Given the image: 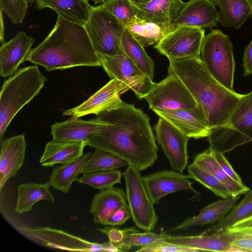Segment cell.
Wrapping results in <instances>:
<instances>
[{
    "instance_id": "4dcf8cb0",
    "label": "cell",
    "mask_w": 252,
    "mask_h": 252,
    "mask_svg": "<svg viewBox=\"0 0 252 252\" xmlns=\"http://www.w3.org/2000/svg\"><path fill=\"white\" fill-rule=\"evenodd\" d=\"M91 154L89 152L72 161L54 167L47 184L64 193H67L72 183L77 180L82 168Z\"/></svg>"
},
{
    "instance_id": "44dd1931",
    "label": "cell",
    "mask_w": 252,
    "mask_h": 252,
    "mask_svg": "<svg viewBox=\"0 0 252 252\" xmlns=\"http://www.w3.org/2000/svg\"><path fill=\"white\" fill-rule=\"evenodd\" d=\"M235 235L224 231L216 234L202 232L197 235H171L165 233L166 241L189 247L198 252H228Z\"/></svg>"
},
{
    "instance_id": "ba28073f",
    "label": "cell",
    "mask_w": 252,
    "mask_h": 252,
    "mask_svg": "<svg viewBox=\"0 0 252 252\" xmlns=\"http://www.w3.org/2000/svg\"><path fill=\"white\" fill-rule=\"evenodd\" d=\"M9 220L25 237L45 247L69 251L121 252L109 241L101 244L93 243L60 230L49 227L32 228Z\"/></svg>"
},
{
    "instance_id": "f35d334b",
    "label": "cell",
    "mask_w": 252,
    "mask_h": 252,
    "mask_svg": "<svg viewBox=\"0 0 252 252\" xmlns=\"http://www.w3.org/2000/svg\"><path fill=\"white\" fill-rule=\"evenodd\" d=\"M28 4V0H0V10L15 24L23 22Z\"/></svg>"
},
{
    "instance_id": "e575fe53",
    "label": "cell",
    "mask_w": 252,
    "mask_h": 252,
    "mask_svg": "<svg viewBox=\"0 0 252 252\" xmlns=\"http://www.w3.org/2000/svg\"><path fill=\"white\" fill-rule=\"evenodd\" d=\"M128 165L125 160L107 151L95 148L82 168L80 173L118 169Z\"/></svg>"
},
{
    "instance_id": "484cf974",
    "label": "cell",
    "mask_w": 252,
    "mask_h": 252,
    "mask_svg": "<svg viewBox=\"0 0 252 252\" xmlns=\"http://www.w3.org/2000/svg\"><path fill=\"white\" fill-rule=\"evenodd\" d=\"M86 142H61L52 140L47 143L40 159L44 167L72 161L83 155Z\"/></svg>"
},
{
    "instance_id": "2e32d148",
    "label": "cell",
    "mask_w": 252,
    "mask_h": 252,
    "mask_svg": "<svg viewBox=\"0 0 252 252\" xmlns=\"http://www.w3.org/2000/svg\"><path fill=\"white\" fill-rule=\"evenodd\" d=\"M189 176L173 170H163L142 177L149 196L154 204L167 195L181 190L200 194L192 187Z\"/></svg>"
},
{
    "instance_id": "e0dca14e",
    "label": "cell",
    "mask_w": 252,
    "mask_h": 252,
    "mask_svg": "<svg viewBox=\"0 0 252 252\" xmlns=\"http://www.w3.org/2000/svg\"><path fill=\"white\" fill-rule=\"evenodd\" d=\"M26 147L24 133L2 140L0 142V192L7 181L15 177L23 165Z\"/></svg>"
},
{
    "instance_id": "f6af8a7d",
    "label": "cell",
    "mask_w": 252,
    "mask_h": 252,
    "mask_svg": "<svg viewBox=\"0 0 252 252\" xmlns=\"http://www.w3.org/2000/svg\"><path fill=\"white\" fill-rule=\"evenodd\" d=\"M231 245L243 248L247 252H252V239L241 235H235Z\"/></svg>"
},
{
    "instance_id": "7dc6e473",
    "label": "cell",
    "mask_w": 252,
    "mask_h": 252,
    "mask_svg": "<svg viewBox=\"0 0 252 252\" xmlns=\"http://www.w3.org/2000/svg\"><path fill=\"white\" fill-rule=\"evenodd\" d=\"M152 0H129L133 6H138L145 4Z\"/></svg>"
},
{
    "instance_id": "9a60e30c",
    "label": "cell",
    "mask_w": 252,
    "mask_h": 252,
    "mask_svg": "<svg viewBox=\"0 0 252 252\" xmlns=\"http://www.w3.org/2000/svg\"><path fill=\"white\" fill-rule=\"evenodd\" d=\"M154 112L182 131L189 138L207 137L211 129L205 112L200 104L193 108Z\"/></svg>"
},
{
    "instance_id": "4316f807",
    "label": "cell",
    "mask_w": 252,
    "mask_h": 252,
    "mask_svg": "<svg viewBox=\"0 0 252 252\" xmlns=\"http://www.w3.org/2000/svg\"><path fill=\"white\" fill-rule=\"evenodd\" d=\"M219 8L217 21L226 28L235 30L252 15V4L249 0H213Z\"/></svg>"
},
{
    "instance_id": "7bdbcfd3",
    "label": "cell",
    "mask_w": 252,
    "mask_h": 252,
    "mask_svg": "<svg viewBox=\"0 0 252 252\" xmlns=\"http://www.w3.org/2000/svg\"><path fill=\"white\" fill-rule=\"evenodd\" d=\"M215 152L216 159L224 172L232 179L240 184H244L241 177L235 171L232 165L224 156V154Z\"/></svg>"
},
{
    "instance_id": "ee69618b",
    "label": "cell",
    "mask_w": 252,
    "mask_h": 252,
    "mask_svg": "<svg viewBox=\"0 0 252 252\" xmlns=\"http://www.w3.org/2000/svg\"><path fill=\"white\" fill-rule=\"evenodd\" d=\"M243 66L244 76L252 74V39L245 49Z\"/></svg>"
},
{
    "instance_id": "1f68e13d",
    "label": "cell",
    "mask_w": 252,
    "mask_h": 252,
    "mask_svg": "<svg viewBox=\"0 0 252 252\" xmlns=\"http://www.w3.org/2000/svg\"><path fill=\"white\" fill-rule=\"evenodd\" d=\"M47 183H27L18 188V197L15 211L22 214L32 210L33 205L42 200L55 203V198Z\"/></svg>"
},
{
    "instance_id": "d6a6232c",
    "label": "cell",
    "mask_w": 252,
    "mask_h": 252,
    "mask_svg": "<svg viewBox=\"0 0 252 252\" xmlns=\"http://www.w3.org/2000/svg\"><path fill=\"white\" fill-rule=\"evenodd\" d=\"M121 48L126 55L144 74L152 79L154 76V63L143 46L126 28L122 36Z\"/></svg>"
},
{
    "instance_id": "f546056e",
    "label": "cell",
    "mask_w": 252,
    "mask_h": 252,
    "mask_svg": "<svg viewBox=\"0 0 252 252\" xmlns=\"http://www.w3.org/2000/svg\"><path fill=\"white\" fill-rule=\"evenodd\" d=\"M193 162L204 168L225 185L233 197L245 194L250 190L249 187L238 183L224 172L216 158L214 151L210 147L196 155Z\"/></svg>"
},
{
    "instance_id": "3957f363",
    "label": "cell",
    "mask_w": 252,
    "mask_h": 252,
    "mask_svg": "<svg viewBox=\"0 0 252 252\" xmlns=\"http://www.w3.org/2000/svg\"><path fill=\"white\" fill-rule=\"evenodd\" d=\"M170 68L203 109L211 129L225 125L242 94L232 91L209 72L201 58L169 60Z\"/></svg>"
},
{
    "instance_id": "cb8c5ba5",
    "label": "cell",
    "mask_w": 252,
    "mask_h": 252,
    "mask_svg": "<svg viewBox=\"0 0 252 252\" xmlns=\"http://www.w3.org/2000/svg\"><path fill=\"white\" fill-rule=\"evenodd\" d=\"M127 205L126 193L122 189L113 186L94 195L90 213L94 216V222L101 224L119 208Z\"/></svg>"
},
{
    "instance_id": "d590c367",
    "label": "cell",
    "mask_w": 252,
    "mask_h": 252,
    "mask_svg": "<svg viewBox=\"0 0 252 252\" xmlns=\"http://www.w3.org/2000/svg\"><path fill=\"white\" fill-rule=\"evenodd\" d=\"M188 176L212 191L225 199L233 196L229 189L213 175L200 165L192 163L187 166Z\"/></svg>"
},
{
    "instance_id": "83f0119b",
    "label": "cell",
    "mask_w": 252,
    "mask_h": 252,
    "mask_svg": "<svg viewBox=\"0 0 252 252\" xmlns=\"http://www.w3.org/2000/svg\"><path fill=\"white\" fill-rule=\"evenodd\" d=\"M177 27L173 23L158 24L141 19L135 15L126 28L145 47L157 45Z\"/></svg>"
},
{
    "instance_id": "681fc988",
    "label": "cell",
    "mask_w": 252,
    "mask_h": 252,
    "mask_svg": "<svg viewBox=\"0 0 252 252\" xmlns=\"http://www.w3.org/2000/svg\"><path fill=\"white\" fill-rule=\"evenodd\" d=\"M36 0H28L29 3H32Z\"/></svg>"
},
{
    "instance_id": "bcb514c9",
    "label": "cell",
    "mask_w": 252,
    "mask_h": 252,
    "mask_svg": "<svg viewBox=\"0 0 252 252\" xmlns=\"http://www.w3.org/2000/svg\"><path fill=\"white\" fill-rule=\"evenodd\" d=\"M228 252H248L247 250L240 247L231 245Z\"/></svg>"
},
{
    "instance_id": "4fadbf2b",
    "label": "cell",
    "mask_w": 252,
    "mask_h": 252,
    "mask_svg": "<svg viewBox=\"0 0 252 252\" xmlns=\"http://www.w3.org/2000/svg\"><path fill=\"white\" fill-rule=\"evenodd\" d=\"M156 139L172 169L183 173L188 163V143L190 139L165 119L159 117L154 126Z\"/></svg>"
},
{
    "instance_id": "f1b7e54d",
    "label": "cell",
    "mask_w": 252,
    "mask_h": 252,
    "mask_svg": "<svg viewBox=\"0 0 252 252\" xmlns=\"http://www.w3.org/2000/svg\"><path fill=\"white\" fill-rule=\"evenodd\" d=\"M88 0H36V3L39 10L50 8L65 19L84 25L88 19L92 6Z\"/></svg>"
},
{
    "instance_id": "d4e9b609",
    "label": "cell",
    "mask_w": 252,
    "mask_h": 252,
    "mask_svg": "<svg viewBox=\"0 0 252 252\" xmlns=\"http://www.w3.org/2000/svg\"><path fill=\"white\" fill-rule=\"evenodd\" d=\"M240 195L220 199L209 204L200 210L198 214L188 217L172 230H185L195 225L213 223L222 219L236 204Z\"/></svg>"
},
{
    "instance_id": "7a4b0ae2",
    "label": "cell",
    "mask_w": 252,
    "mask_h": 252,
    "mask_svg": "<svg viewBox=\"0 0 252 252\" xmlns=\"http://www.w3.org/2000/svg\"><path fill=\"white\" fill-rule=\"evenodd\" d=\"M43 66L46 71L101 64L83 24L58 15L53 29L26 59Z\"/></svg>"
},
{
    "instance_id": "5bb4252c",
    "label": "cell",
    "mask_w": 252,
    "mask_h": 252,
    "mask_svg": "<svg viewBox=\"0 0 252 252\" xmlns=\"http://www.w3.org/2000/svg\"><path fill=\"white\" fill-rule=\"evenodd\" d=\"M130 88L122 81L111 79L106 84L79 105L64 111L63 116L75 118L113 109L122 102L120 96L129 90Z\"/></svg>"
},
{
    "instance_id": "d6986e66",
    "label": "cell",
    "mask_w": 252,
    "mask_h": 252,
    "mask_svg": "<svg viewBox=\"0 0 252 252\" xmlns=\"http://www.w3.org/2000/svg\"><path fill=\"white\" fill-rule=\"evenodd\" d=\"M34 38L24 32H19L8 42L1 43L0 48V74L2 77L13 75L19 65L26 61Z\"/></svg>"
},
{
    "instance_id": "5b68a950",
    "label": "cell",
    "mask_w": 252,
    "mask_h": 252,
    "mask_svg": "<svg viewBox=\"0 0 252 252\" xmlns=\"http://www.w3.org/2000/svg\"><path fill=\"white\" fill-rule=\"evenodd\" d=\"M209 147L222 154L252 141V91L242 94L225 125L211 129Z\"/></svg>"
},
{
    "instance_id": "603a6c76",
    "label": "cell",
    "mask_w": 252,
    "mask_h": 252,
    "mask_svg": "<svg viewBox=\"0 0 252 252\" xmlns=\"http://www.w3.org/2000/svg\"><path fill=\"white\" fill-rule=\"evenodd\" d=\"M185 4L182 0H152L133 7L135 15L139 18L166 24L173 22Z\"/></svg>"
},
{
    "instance_id": "ac0fdd59",
    "label": "cell",
    "mask_w": 252,
    "mask_h": 252,
    "mask_svg": "<svg viewBox=\"0 0 252 252\" xmlns=\"http://www.w3.org/2000/svg\"><path fill=\"white\" fill-rule=\"evenodd\" d=\"M217 16L213 0H189L173 23L177 26L212 29L217 25Z\"/></svg>"
},
{
    "instance_id": "8d00e7d4",
    "label": "cell",
    "mask_w": 252,
    "mask_h": 252,
    "mask_svg": "<svg viewBox=\"0 0 252 252\" xmlns=\"http://www.w3.org/2000/svg\"><path fill=\"white\" fill-rule=\"evenodd\" d=\"M122 176L120 170L114 169L84 173L77 181L100 190L120 183Z\"/></svg>"
},
{
    "instance_id": "52a82bcc",
    "label": "cell",
    "mask_w": 252,
    "mask_h": 252,
    "mask_svg": "<svg viewBox=\"0 0 252 252\" xmlns=\"http://www.w3.org/2000/svg\"><path fill=\"white\" fill-rule=\"evenodd\" d=\"M84 26L97 55L118 53L126 28L101 4L91 6Z\"/></svg>"
},
{
    "instance_id": "8fae6325",
    "label": "cell",
    "mask_w": 252,
    "mask_h": 252,
    "mask_svg": "<svg viewBox=\"0 0 252 252\" xmlns=\"http://www.w3.org/2000/svg\"><path fill=\"white\" fill-rule=\"evenodd\" d=\"M98 56L108 75L127 85L138 99L144 98L156 84L139 70L121 48L114 55Z\"/></svg>"
},
{
    "instance_id": "6da1fadb",
    "label": "cell",
    "mask_w": 252,
    "mask_h": 252,
    "mask_svg": "<svg viewBox=\"0 0 252 252\" xmlns=\"http://www.w3.org/2000/svg\"><path fill=\"white\" fill-rule=\"evenodd\" d=\"M96 119L103 126L86 141L87 146L110 152L140 171L152 166L158 158V147L150 118L141 109L123 102L101 112Z\"/></svg>"
},
{
    "instance_id": "7402d4cb",
    "label": "cell",
    "mask_w": 252,
    "mask_h": 252,
    "mask_svg": "<svg viewBox=\"0 0 252 252\" xmlns=\"http://www.w3.org/2000/svg\"><path fill=\"white\" fill-rule=\"evenodd\" d=\"M105 234L109 241L121 252L127 251L134 247H142L152 243L163 235V232L157 234L150 231L141 232L136 227L132 226L121 229L118 227L105 225L97 228Z\"/></svg>"
},
{
    "instance_id": "836d02e7",
    "label": "cell",
    "mask_w": 252,
    "mask_h": 252,
    "mask_svg": "<svg viewBox=\"0 0 252 252\" xmlns=\"http://www.w3.org/2000/svg\"><path fill=\"white\" fill-rule=\"evenodd\" d=\"M252 216V189L236 204L221 220L203 232L206 234H216L226 231L237 222Z\"/></svg>"
},
{
    "instance_id": "74e56055",
    "label": "cell",
    "mask_w": 252,
    "mask_h": 252,
    "mask_svg": "<svg viewBox=\"0 0 252 252\" xmlns=\"http://www.w3.org/2000/svg\"><path fill=\"white\" fill-rule=\"evenodd\" d=\"M126 28L135 14L129 0H103L100 4Z\"/></svg>"
},
{
    "instance_id": "ffe728a7",
    "label": "cell",
    "mask_w": 252,
    "mask_h": 252,
    "mask_svg": "<svg viewBox=\"0 0 252 252\" xmlns=\"http://www.w3.org/2000/svg\"><path fill=\"white\" fill-rule=\"evenodd\" d=\"M103 125L95 118L89 120L71 117L62 122H56L51 126L53 140L61 142H86L89 137Z\"/></svg>"
},
{
    "instance_id": "277c9868",
    "label": "cell",
    "mask_w": 252,
    "mask_h": 252,
    "mask_svg": "<svg viewBox=\"0 0 252 252\" xmlns=\"http://www.w3.org/2000/svg\"><path fill=\"white\" fill-rule=\"evenodd\" d=\"M46 81L36 64L20 69L3 83L0 93V142L13 118L39 94Z\"/></svg>"
},
{
    "instance_id": "b9f144b4",
    "label": "cell",
    "mask_w": 252,
    "mask_h": 252,
    "mask_svg": "<svg viewBox=\"0 0 252 252\" xmlns=\"http://www.w3.org/2000/svg\"><path fill=\"white\" fill-rule=\"evenodd\" d=\"M225 231L252 239V216L237 222Z\"/></svg>"
},
{
    "instance_id": "7c38bea8",
    "label": "cell",
    "mask_w": 252,
    "mask_h": 252,
    "mask_svg": "<svg viewBox=\"0 0 252 252\" xmlns=\"http://www.w3.org/2000/svg\"><path fill=\"white\" fill-rule=\"evenodd\" d=\"M205 36V30L179 26L167 34L154 47L169 60L201 58V49Z\"/></svg>"
},
{
    "instance_id": "ab89813d",
    "label": "cell",
    "mask_w": 252,
    "mask_h": 252,
    "mask_svg": "<svg viewBox=\"0 0 252 252\" xmlns=\"http://www.w3.org/2000/svg\"><path fill=\"white\" fill-rule=\"evenodd\" d=\"M165 232L162 236L150 244L141 247L137 252H198L192 248L167 242L165 239Z\"/></svg>"
},
{
    "instance_id": "8992f818",
    "label": "cell",
    "mask_w": 252,
    "mask_h": 252,
    "mask_svg": "<svg viewBox=\"0 0 252 252\" xmlns=\"http://www.w3.org/2000/svg\"><path fill=\"white\" fill-rule=\"evenodd\" d=\"M200 57L210 74L225 88L234 91L235 62L229 36L220 30H211L205 36Z\"/></svg>"
},
{
    "instance_id": "30bf717a",
    "label": "cell",
    "mask_w": 252,
    "mask_h": 252,
    "mask_svg": "<svg viewBox=\"0 0 252 252\" xmlns=\"http://www.w3.org/2000/svg\"><path fill=\"white\" fill-rule=\"evenodd\" d=\"M144 98L153 110L189 109L198 104L185 85L168 67L166 77L156 83Z\"/></svg>"
},
{
    "instance_id": "9c48e42d",
    "label": "cell",
    "mask_w": 252,
    "mask_h": 252,
    "mask_svg": "<svg viewBox=\"0 0 252 252\" xmlns=\"http://www.w3.org/2000/svg\"><path fill=\"white\" fill-rule=\"evenodd\" d=\"M126 193L131 218L138 228L145 231L154 229L158 217L148 195L140 171L128 165L123 173Z\"/></svg>"
},
{
    "instance_id": "60d3db41",
    "label": "cell",
    "mask_w": 252,
    "mask_h": 252,
    "mask_svg": "<svg viewBox=\"0 0 252 252\" xmlns=\"http://www.w3.org/2000/svg\"><path fill=\"white\" fill-rule=\"evenodd\" d=\"M131 218V214L128 206H124L117 210L101 224L104 226H119L124 224Z\"/></svg>"
},
{
    "instance_id": "f907efd6",
    "label": "cell",
    "mask_w": 252,
    "mask_h": 252,
    "mask_svg": "<svg viewBox=\"0 0 252 252\" xmlns=\"http://www.w3.org/2000/svg\"><path fill=\"white\" fill-rule=\"evenodd\" d=\"M251 2V3L252 4V0H249Z\"/></svg>"
},
{
    "instance_id": "c3c4849f",
    "label": "cell",
    "mask_w": 252,
    "mask_h": 252,
    "mask_svg": "<svg viewBox=\"0 0 252 252\" xmlns=\"http://www.w3.org/2000/svg\"><path fill=\"white\" fill-rule=\"evenodd\" d=\"M91 0L93 1L94 4H97L98 3H101L103 0Z\"/></svg>"
}]
</instances>
